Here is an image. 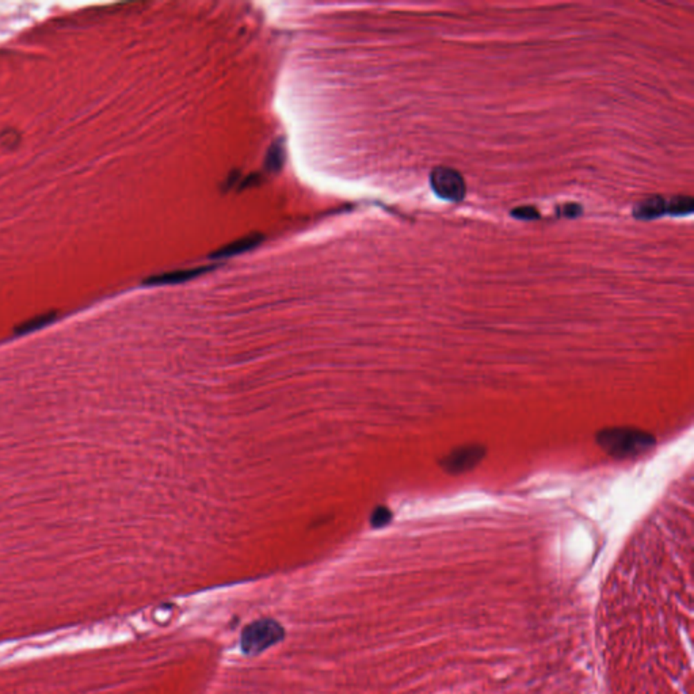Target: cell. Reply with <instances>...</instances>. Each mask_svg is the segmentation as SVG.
I'll return each instance as SVG.
<instances>
[{
	"mask_svg": "<svg viewBox=\"0 0 694 694\" xmlns=\"http://www.w3.org/2000/svg\"><path fill=\"white\" fill-rule=\"evenodd\" d=\"M597 444L609 456L624 460L651 451L657 441L651 433L641 429L610 427L597 434Z\"/></svg>",
	"mask_w": 694,
	"mask_h": 694,
	"instance_id": "cell-1",
	"label": "cell"
},
{
	"mask_svg": "<svg viewBox=\"0 0 694 694\" xmlns=\"http://www.w3.org/2000/svg\"><path fill=\"white\" fill-rule=\"evenodd\" d=\"M285 628L273 619H261L244 626L241 648L247 657H255L285 639Z\"/></svg>",
	"mask_w": 694,
	"mask_h": 694,
	"instance_id": "cell-2",
	"label": "cell"
},
{
	"mask_svg": "<svg viewBox=\"0 0 694 694\" xmlns=\"http://www.w3.org/2000/svg\"><path fill=\"white\" fill-rule=\"evenodd\" d=\"M430 183L440 198L451 203L461 201L467 193V185L462 175L451 167H435L430 174Z\"/></svg>",
	"mask_w": 694,
	"mask_h": 694,
	"instance_id": "cell-3",
	"label": "cell"
},
{
	"mask_svg": "<svg viewBox=\"0 0 694 694\" xmlns=\"http://www.w3.org/2000/svg\"><path fill=\"white\" fill-rule=\"evenodd\" d=\"M486 453V448L479 444L462 445L447 454L441 464L448 473H464L473 469L485 458Z\"/></svg>",
	"mask_w": 694,
	"mask_h": 694,
	"instance_id": "cell-4",
	"label": "cell"
},
{
	"mask_svg": "<svg viewBox=\"0 0 694 694\" xmlns=\"http://www.w3.org/2000/svg\"><path fill=\"white\" fill-rule=\"evenodd\" d=\"M666 200L662 196H650L639 201L633 208V217L637 220H654L666 214Z\"/></svg>",
	"mask_w": 694,
	"mask_h": 694,
	"instance_id": "cell-5",
	"label": "cell"
},
{
	"mask_svg": "<svg viewBox=\"0 0 694 694\" xmlns=\"http://www.w3.org/2000/svg\"><path fill=\"white\" fill-rule=\"evenodd\" d=\"M263 242V236L262 235H258V234H252L250 236H245V238H242L239 241H235V242H231L227 245H224L223 248L217 250L212 258L214 259H221V258H229V256H236V255H241L243 252H248L251 251L252 248L258 247L259 244Z\"/></svg>",
	"mask_w": 694,
	"mask_h": 694,
	"instance_id": "cell-6",
	"label": "cell"
},
{
	"mask_svg": "<svg viewBox=\"0 0 694 694\" xmlns=\"http://www.w3.org/2000/svg\"><path fill=\"white\" fill-rule=\"evenodd\" d=\"M210 270V268H198V269H190V270H176L171 273H165L160 276L148 278L145 281L147 285H169V283H179L185 282L187 279L198 277L200 274H204Z\"/></svg>",
	"mask_w": 694,
	"mask_h": 694,
	"instance_id": "cell-7",
	"label": "cell"
},
{
	"mask_svg": "<svg viewBox=\"0 0 694 694\" xmlns=\"http://www.w3.org/2000/svg\"><path fill=\"white\" fill-rule=\"evenodd\" d=\"M694 210V200L689 196H677L670 200L666 205V213L674 217L692 214Z\"/></svg>",
	"mask_w": 694,
	"mask_h": 694,
	"instance_id": "cell-8",
	"label": "cell"
},
{
	"mask_svg": "<svg viewBox=\"0 0 694 694\" xmlns=\"http://www.w3.org/2000/svg\"><path fill=\"white\" fill-rule=\"evenodd\" d=\"M283 159H285V155H283V147L281 142H276L269 153H268V158H266V167L269 171H278L282 165H283Z\"/></svg>",
	"mask_w": 694,
	"mask_h": 694,
	"instance_id": "cell-9",
	"label": "cell"
},
{
	"mask_svg": "<svg viewBox=\"0 0 694 694\" xmlns=\"http://www.w3.org/2000/svg\"><path fill=\"white\" fill-rule=\"evenodd\" d=\"M512 216L514 218L525 220V221H532V220H538L540 218L538 210L533 208V207H520V208L513 209L512 210Z\"/></svg>",
	"mask_w": 694,
	"mask_h": 694,
	"instance_id": "cell-10",
	"label": "cell"
},
{
	"mask_svg": "<svg viewBox=\"0 0 694 694\" xmlns=\"http://www.w3.org/2000/svg\"><path fill=\"white\" fill-rule=\"evenodd\" d=\"M391 520H392V513L386 507H379L373 514L372 525L376 527H382V526H385L386 523H389Z\"/></svg>",
	"mask_w": 694,
	"mask_h": 694,
	"instance_id": "cell-11",
	"label": "cell"
},
{
	"mask_svg": "<svg viewBox=\"0 0 694 694\" xmlns=\"http://www.w3.org/2000/svg\"><path fill=\"white\" fill-rule=\"evenodd\" d=\"M583 213V209L578 204H565L564 207L559 209V214L564 216L567 218H576Z\"/></svg>",
	"mask_w": 694,
	"mask_h": 694,
	"instance_id": "cell-12",
	"label": "cell"
}]
</instances>
